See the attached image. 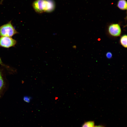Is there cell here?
<instances>
[{
	"label": "cell",
	"mask_w": 127,
	"mask_h": 127,
	"mask_svg": "<svg viewBox=\"0 0 127 127\" xmlns=\"http://www.w3.org/2000/svg\"><path fill=\"white\" fill-rule=\"evenodd\" d=\"M109 33L114 36H119L121 33V29L119 24H113L110 25L108 28Z\"/></svg>",
	"instance_id": "obj_4"
},
{
	"label": "cell",
	"mask_w": 127,
	"mask_h": 127,
	"mask_svg": "<svg viewBox=\"0 0 127 127\" xmlns=\"http://www.w3.org/2000/svg\"><path fill=\"white\" fill-rule=\"evenodd\" d=\"M4 0H1L0 1V4H2V2Z\"/></svg>",
	"instance_id": "obj_13"
},
{
	"label": "cell",
	"mask_w": 127,
	"mask_h": 127,
	"mask_svg": "<svg viewBox=\"0 0 127 127\" xmlns=\"http://www.w3.org/2000/svg\"><path fill=\"white\" fill-rule=\"evenodd\" d=\"M117 7L122 10L127 9V3L126 0H119L117 4Z\"/></svg>",
	"instance_id": "obj_5"
},
{
	"label": "cell",
	"mask_w": 127,
	"mask_h": 127,
	"mask_svg": "<svg viewBox=\"0 0 127 127\" xmlns=\"http://www.w3.org/2000/svg\"><path fill=\"white\" fill-rule=\"evenodd\" d=\"M18 33L12 24L11 21L0 26V37H11Z\"/></svg>",
	"instance_id": "obj_2"
},
{
	"label": "cell",
	"mask_w": 127,
	"mask_h": 127,
	"mask_svg": "<svg viewBox=\"0 0 127 127\" xmlns=\"http://www.w3.org/2000/svg\"><path fill=\"white\" fill-rule=\"evenodd\" d=\"M31 99V98L29 97L25 96L24 97L23 99L24 101L28 103L30 102Z\"/></svg>",
	"instance_id": "obj_9"
},
{
	"label": "cell",
	"mask_w": 127,
	"mask_h": 127,
	"mask_svg": "<svg viewBox=\"0 0 127 127\" xmlns=\"http://www.w3.org/2000/svg\"><path fill=\"white\" fill-rule=\"evenodd\" d=\"M127 36L126 35L122 36L120 40V43L125 48H127Z\"/></svg>",
	"instance_id": "obj_7"
},
{
	"label": "cell",
	"mask_w": 127,
	"mask_h": 127,
	"mask_svg": "<svg viewBox=\"0 0 127 127\" xmlns=\"http://www.w3.org/2000/svg\"><path fill=\"white\" fill-rule=\"evenodd\" d=\"M32 5L35 11L38 13L51 12L54 10L55 6L53 0H36Z\"/></svg>",
	"instance_id": "obj_1"
},
{
	"label": "cell",
	"mask_w": 127,
	"mask_h": 127,
	"mask_svg": "<svg viewBox=\"0 0 127 127\" xmlns=\"http://www.w3.org/2000/svg\"><path fill=\"white\" fill-rule=\"evenodd\" d=\"M16 40L11 37L1 36L0 46L8 48L14 46L17 43Z\"/></svg>",
	"instance_id": "obj_3"
},
{
	"label": "cell",
	"mask_w": 127,
	"mask_h": 127,
	"mask_svg": "<svg viewBox=\"0 0 127 127\" xmlns=\"http://www.w3.org/2000/svg\"><path fill=\"white\" fill-rule=\"evenodd\" d=\"M5 82L2 71L0 70V96L5 87Z\"/></svg>",
	"instance_id": "obj_6"
},
{
	"label": "cell",
	"mask_w": 127,
	"mask_h": 127,
	"mask_svg": "<svg viewBox=\"0 0 127 127\" xmlns=\"http://www.w3.org/2000/svg\"><path fill=\"white\" fill-rule=\"evenodd\" d=\"M106 56L108 58L110 59L112 57V54L111 52H108L106 54Z\"/></svg>",
	"instance_id": "obj_10"
},
{
	"label": "cell",
	"mask_w": 127,
	"mask_h": 127,
	"mask_svg": "<svg viewBox=\"0 0 127 127\" xmlns=\"http://www.w3.org/2000/svg\"><path fill=\"white\" fill-rule=\"evenodd\" d=\"M94 127H104L102 125H98L94 126Z\"/></svg>",
	"instance_id": "obj_12"
},
{
	"label": "cell",
	"mask_w": 127,
	"mask_h": 127,
	"mask_svg": "<svg viewBox=\"0 0 127 127\" xmlns=\"http://www.w3.org/2000/svg\"><path fill=\"white\" fill-rule=\"evenodd\" d=\"M0 65H2V66H3L6 67V68H9V67L8 66H7L6 65H5L3 63L0 57Z\"/></svg>",
	"instance_id": "obj_11"
},
{
	"label": "cell",
	"mask_w": 127,
	"mask_h": 127,
	"mask_svg": "<svg viewBox=\"0 0 127 127\" xmlns=\"http://www.w3.org/2000/svg\"><path fill=\"white\" fill-rule=\"evenodd\" d=\"M94 125L95 123L93 121H90L85 122L81 127H94Z\"/></svg>",
	"instance_id": "obj_8"
}]
</instances>
